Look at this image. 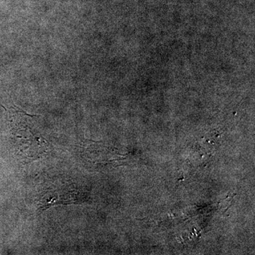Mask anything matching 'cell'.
<instances>
[{"mask_svg":"<svg viewBox=\"0 0 255 255\" xmlns=\"http://www.w3.org/2000/svg\"><path fill=\"white\" fill-rule=\"evenodd\" d=\"M22 127L16 123L12 132L17 139V150L23 154V158L28 161L34 160L48 152V142L41 135H37L31 128L22 124Z\"/></svg>","mask_w":255,"mask_h":255,"instance_id":"cell-1","label":"cell"},{"mask_svg":"<svg viewBox=\"0 0 255 255\" xmlns=\"http://www.w3.org/2000/svg\"><path fill=\"white\" fill-rule=\"evenodd\" d=\"M82 194L73 186H63L61 187L48 188L42 193L39 200V208L41 211H44L54 204H72L80 203L82 201Z\"/></svg>","mask_w":255,"mask_h":255,"instance_id":"cell-2","label":"cell"}]
</instances>
